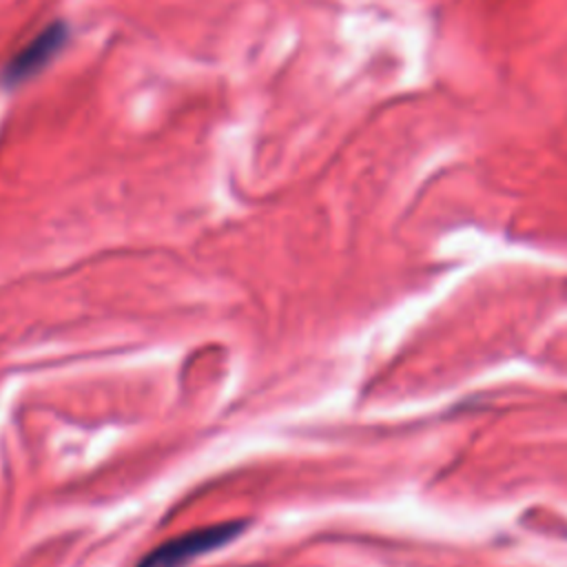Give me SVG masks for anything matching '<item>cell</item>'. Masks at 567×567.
Returning a JSON list of instances; mask_svg holds the SVG:
<instances>
[{
	"mask_svg": "<svg viewBox=\"0 0 567 567\" xmlns=\"http://www.w3.org/2000/svg\"><path fill=\"white\" fill-rule=\"evenodd\" d=\"M64 40H66V31L62 24H53L51 29L42 31L33 42H29L11 60V64L4 71L7 80L18 82V80H24V78L33 75L35 71H40L62 49Z\"/></svg>",
	"mask_w": 567,
	"mask_h": 567,
	"instance_id": "cell-2",
	"label": "cell"
},
{
	"mask_svg": "<svg viewBox=\"0 0 567 567\" xmlns=\"http://www.w3.org/2000/svg\"><path fill=\"white\" fill-rule=\"evenodd\" d=\"M244 529H246V520H230V523H217V525L184 532L157 545L135 567H184L193 558L215 551L221 545H228Z\"/></svg>",
	"mask_w": 567,
	"mask_h": 567,
	"instance_id": "cell-1",
	"label": "cell"
}]
</instances>
